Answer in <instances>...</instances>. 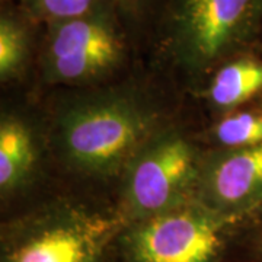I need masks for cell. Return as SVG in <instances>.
<instances>
[{"instance_id":"6da1fadb","label":"cell","mask_w":262,"mask_h":262,"mask_svg":"<svg viewBox=\"0 0 262 262\" xmlns=\"http://www.w3.org/2000/svg\"><path fill=\"white\" fill-rule=\"evenodd\" d=\"M158 130V114L151 105L122 91L79 98L58 114L56 124L57 144L66 163L96 178L124 172Z\"/></svg>"},{"instance_id":"7a4b0ae2","label":"cell","mask_w":262,"mask_h":262,"mask_svg":"<svg viewBox=\"0 0 262 262\" xmlns=\"http://www.w3.org/2000/svg\"><path fill=\"white\" fill-rule=\"evenodd\" d=\"M125 226L118 210L53 201L3 226L0 262H106Z\"/></svg>"},{"instance_id":"3957f363","label":"cell","mask_w":262,"mask_h":262,"mask_svg":"<svg viewBox=\"0 0 262 262\" xmlns=\"http://www.w3.org/2000/svg\"><path fill=\"white\" fill-rule=\"evenodd\" d=\"M262 32V0H166L162 37L170 56L204 72L252 44Z\"/></svg>"},{"instance_id":"277c9868","label":"cell","mask_w":262,"mask_h":262,"mask_svg":"<svg viewBox=\"0 0 262 262\" xmlns=\"http://www.w3.org/2000/svg\"><path fill=\"white\" fill-rule=\"evenodd\" d=\"M201 159L195 146L178 130L159 128L124 169L117 208L134 223L196 200Z\"/></svg>"},{"instance_id":"5b68a950","label":"cell","mask_w":262,"mask_h":262,"mask_svg":"<svg viewBox=\"0 0 262 262\" xmlns=\"http://www.w3.org/2000/svg\"><path fill=\"white\" fill-rule=\"evenodd\" d=\"M44 27L41 64L50 83L98 82L127 54V25L115 8Z\"/></svg>"},{"instance_id":"8992f818","label":"cell","mask_w":262,"mask_h":262,"mask_svg":"<svg viewBox=\"0 0 262 262\" xmlns=\"http://www.w3.org/2000/svg\"><path fill=\"white\" fill-rule=\"evenodd\" d=\"M232 226L194 200L128 223L117 246L124 262H220Z\"/></svg>"},{"instance_id":"52a82bcc","label":"cell","mask_w":262,"mask_h":262,"mask_svg":"<svg viewBox=\"0 0 262 262\" xmlns=\"http://www.w3.org/2000/svg\"><path fill=\"white\" fill-rule=\"evenodd\" d=\"M196 201L232 225L262 211V143L201 159Z\"/></svg>"},{"instance_id":"ba28073f","label":"cell","mask_w":262,"mask_h":262,"mask_svg":"<svg viewBox=\"0 0 262 262\" xmlns=\"http://www.w3.org/2000/svg\"><path fill=\"white\" fill-rule=\"evenodd\" d=\"M38 143L32 128L16 115L0 121V191L9 196L31 182L37 170Z\"/></svg>"},{"instance_id":"9c48e42d","label":"cell","mask_w":262,"mask_h":262,"mask_svg":"<svg viewBox=\"0 0 262 262\" xmlns=\"http://www.w3.org/2000/svg\"><path fill=\"white\" fill-rule=\"evenodd\" d=\"M262 91V60L232 57L211 77L207 98L215 110L233 111Z\"/></svg>"},{"instance_id":"30bf717a","label":"cell","mask_w":262,"mask_h":262,"mask_svg":"<svg viewBox=\"0 0 262 262\" xmlns=\"http://www.w3.org/2000/svg\"><path fill=\"white\" fill-rule=\"evenodd\" d=\"M41 27L20 5H3L0 13V79L9 82L22 75L28 63L35 28Z\"/></svg>"},{"instance_id":"8fae6325","label":"cell","mask_w":262,"mask_h":262,"mask_svg":"<svg viewBox=\"0 0 262 262\" xmlns=\"http://www.w3.org/2000/svg\"><path fill=\"white\" fill-rule=\"evenodd\" d=\"M19 5L41 25L117 9L115 0H19Z\"/></svg>"},{"instance_id":"7c38bea8","label":"cell","mask_w":262,"mask_h":262,"mask_svg":"<svg viewBox=\"0 0 262 262\" xmlns=\"http://www.w3.org/2000/svg\"><path fill=\"white\" fill-rule=\"evenodd\" d=\"M220 149H239L262 143V113L237 111L226 115L211 133Z\"/></svg>"},{"instance_id":"4fadbf2b","label":"cell","mask_w":262,"mask_h":262,"mask_svg":"<svg viewBox=\"0 0 262 262\" xmlns=\"http://www.w3.org/2000/svg\"><path fill=\"white\" fill-rule=\"evenodd\" d=\"M159 3L160 0H115L117 10L127 28L139 27L149 20L158 10Z\"/></svg>"},{"instance_id":"5bb4252c","label":"cell","mask_w":262,"mask_h":262,"mask_svg":"<svg viewBox=\"0 0 262 262\" xmlns=\"http://www.w3.org/2000/svg\"><path fill=\"white\" fill-rule=\"evenodd\" d=\"M255 217L256 222L249 236V255L255 262H262V211Z\"/></svg>"},{"instance_id":"9a60e30c","label":"cell","mask_w":262,"mask_h":262,"mask_svg":"<svg viewBox=\"0 0 262 262\" xmlns=\"http://www.w3.org/2000/svg\"><path fill=\"white\" fill-rule=\"evenodd\" d=\"M15 2H18L19 3V0H2L3 5H10V3H15Z\"/></svg>"}]
</instances>
